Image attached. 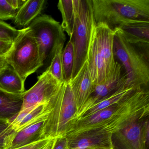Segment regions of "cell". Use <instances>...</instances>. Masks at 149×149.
<instances>
[{"instance_id":"obj_21","label":"cell","mask_w":149,"mask_h":149,"mask_svg":"<svg viewBox=\"0 0 149 149\" xmlns=\"http://www.w3.org/2000/svg\"><path fill=\"white\" fill-rule=\"evenodd\" d=\"M74 61V47L70 40L69 41L62 54V62L64 82L69 83L72 79Z\"/></svg>"},{"instance_id":"obj_9","label":"cell","mask_w":149,"mask_h":149,"mask_svg":"<svg viewBox=\"0 0 149 149\" xmlns=\"http://www.w3.org/2000/svg\"><path fill=\"white\" fill-rule=\"evenodd\" d=\"M63 83L56 80L47 69L38 77L34 85L22 93L23 102L20 111L40 104L49 102Z\"/></svg>"},{"instance_id":"obj_23","label":"cell","mask_w":149,"mask_h":149,"mask_svg":"<svg viewBox=\"0 0 149 149\" xmlns=\"http://www.w3.org/2000/svg\"><path fill=\"white\" fill-rule=\"evenodd\" d=\"M25 28L16 29L6 22L0 20V40L14 43L25 31Z\"/></svg>"},{"instance_id":"obj_25","label":"cell","mask_w":149,"mask_h":149,"mask_svg":"<svg viewBox=\"0 0 149 149\" xmlns=\"http://www.w3.org/2000/svg\"><path fill=\"white\" fill-rule=\"evenodd\" d=\"M10 123L0 124V149H5L7 138L15 132L13 130Z\"/></svg>"},{"instance_id":"obj_14","label":"cell","mask_w":149,"mask_h":149,"mask_svg":"<svg viewBox=\"0 0 149 149\" xmlns=\"http://www.w3.org/2000/svg\"><path fill=\"white\" fill-rule=\"evenodd\" d=\"M69 84L75 98L77 115L88 100L93 89V84L89 72L87 60L76 75Z\"/></svg>"},{"instance_id":"obj_26","label":"cell","mask_w":149,"mask_h":149,"mask_svg":"<svg viewBox=\"0 0 149 149\" xmlns=\"http://www.w3.org/2000/svg\"><path fill=\"white\" fill-rule=\"evenodd\" d=\"M54 139H43L15 149H42Z\"/></svg>"},{"instance_id":"obj_20","label":"cell","mask_w":149,"mask_h":149,"mask_svg":"<svg viewBox=\"0 0 149 149\" xmlns=\"http://www.w3.org/2000/svg\"><path fill=\"white\" fill-rule=\"evenodd\" d=\"M57 7L62 16L61 24L64 32L70 37L73 32L74 22V11L73 0H60Z\"/></svg>"},{"instance_id":"obj_28","label":"cell","mask_w":149,"mask_h":149,"mask_svg":"<svg viewBox=\"0 0 149 149\" xmlns=\"http://www.w3.org/2000/svg\"><path fill=\"white\" fill-rule=\"evenodd\" d=\"M13 43L9 42L0 40V56L6 57L12 49Z\"/></svg>"},{"instance_id":"obj_15","label":"cell","mask_w":149,"mask_h":149,"mask_svg":"<svg viewBox=\"0 0 149 149\" xmlns=\"http://www.w3.org/2000/svg\"><path fill=\"white\" fill-rule=\"evenodd\" d=\"M46 120L36 123L11 134L7 139L5 149H16L44 139L43 132Z\"/></svg>"},{"instance_id":"obj_18","label":"cell","mask_w":149,"mask_h":149,"mask_svg":"<svg viewBox=\"0 0 149 149\" xmlns=\"http://www.w3.org/2000/svg\"><path fill=\"white\" fill-rule=\"evenodd\" d=\"M25 83L10 65L0 73V88L6 92L22 94L26 91Z\"/></svg>"},{"instance_id":"obj_2","label":"cell","mask_w":149,"mask_h":149,"mask_svg":"<svg viewBox=\"0 0 149 149\" xmlns=\"http://www.w3.org/2000/svg\"><path fill=\"white\" fill-rule=\"evenodd\" d=\"M115 31L113 51L125 71L126 87L136 88L148 87L149 82V57L129 43L121 30Z\"/></svg>"},{"instance_id":"obj_1","label":"cell","mask_w":149,"mask_h":149,"mask_svg":"<svg viewBox=\"0 0 149 149\" xmlns=\"http://www.w3.org/2000/svg\"><path fill=\"white\" fill-rule=\"evenodd\" d=\"M95 24L103 23L112 30L124 22L149 21V0H91Z\"/></svg>"},{"instance_id":"obj_24","label":"cell","mask_w":149,"mask_h":149,"mask_svg":"<svg viewBox=\"0 0 149 149\" xmlns=\"http://www.w3.org/2000/svg\"><path fill=\"white\" fill-rule=\"evenodd\" d=\"M17 11L11 6L8 0H0V20L14 19Z\"/></svg>"},{"instance_id":"obj_29","label":"cell","mask_w":149,"mask_h":149,"mask_svg":"<svg viewBox=\"0 0 149 149\" xmlns=\"http://www.w3.org/2000/svg\"><path fill=\"white\" fill-rule=\"evenodd\" d=\"M26 0H8L11 6L16 10H18L22 6Z\"/></svg>"},{"instance_id":"obj_19","label":"cell","mask_w":149,"mask_h":149,"mask_svg":"<svg viewBox=\"0 0 149 149\" xmlns=\"http://www.w3.org/2000/svg\"><path fill=\"white\" fill-rule=\"evenodd\" d=\"M136 89L137 88L133 87H127L125 88L118 91L97 103L92 108L88 110L84 114H83L77 120L82 118L88 116L101 110L119 102Z\"/></svg>"},{"instance_id":"obj_5","label":"cell","mask_w":149,"mask_h":149,"mask_svg":"<svg viewBox=\"0 0 149 149\" xmlns=\"http://www.w3.org/2000/svg\"><path fill=\"white\" fill-rule=\"evenodd\" d=\"M149 105L148 88L136 89L119 102L77 120L66 137L98 127L112 118Z\"/></svg>"},{"instance_id":"obj_3","label":"cell","mask_w":149,"mask_h":149,"mask_svg":"<svg viewBox=\"0 0 149 149\" xmlns=\"http://www.w3.org/2000/svg\"><path fill=\"white\" fill-rule=\"evenodd\" d=\"M50 103L52 110L45 122L43 138L55 139L66 137L77 114L76 102L69 84H63Z\"/></svg>"},{"instance_id":"obj_33","label":"cell","mask_w":149,"mask_h":149,"mask_svg":"<svg viewBox=\"0 0 149 149\" xmlns=\"http://www.w3.org/2000/svg\"><path fill=\"white\" fill-rule=\"evenodd\" d=\"M67 149H70L69 148L68 146V147L67 148Z\"/></svg>"},{"instance_id":"obj_10","label":"cell","mask_w":149,"mask_h":149,"mask_svg":"<svg viewBox=\"0 0 149 149\" xmlns=\"http://www.w3.org/2000/svg\"><path fill=\"white\" fill-rule=\"evenodd\" d=\"M149 114L134 119L122 129L111 134L113 149H149L142 135L144 121Z\"/></svg>"},{"instance_id":"obj_13","label":"cell","mask_w":149,"mask_h":149,"mask_svg":"<svg viewBox=\"0 0 149 149\" xmlns=\"http://www.w3.org/2000/svg\"><path fill=\"white\" fill-rule=\"evenodd\" d=\"M118 29L129 43L149 57V21H130L124 22Z\"/></svg>"},{"instance_id":"obj_6","label":"cell","mask_w":149,"mask_h":149,"mask_svg":"<svg viewBox=\"0 0 149 149\" xmlns=\"http://www.w3.org/2000/svg\"><path fill=\"white\" fill-rule=\"evenodd\" d=\"M10 66L25 81L28 77L42 67L36 41L29 27L13 43L6 56Z\"/></svg>"},{"instance_id":"obj_31","label":"cell","mask_w":149,"mask_h":149,"mask_svg":"<svg viewBox=\"0 0 149 149\" xmlns=\"http://www.w3.org/2000/svg\"><path fill=\"white\" fill-rule=\"evenodd\" d=\"M54 139L53 141L51 142V143H49V144H48L45 147L43 148L42 149H51L52 148V146H53V143H54V141L55 140Z\"/></svg>"},{"instance_id":"obj_30","label":"cell","mask_w":149,"mask_h":149,"mask_svg":"<svg viewBox=\"0 0 149 149\" xmlns=\"http://www.w3.org/2000/svg\"><path fill=\"white\" fill-rule=\"evenodd\" d=\"M9 65V63L6 57L0 56V73Z\"/></svg>"},{"instance_id":"obj_11","label":"cell","mask_w":149,"mask_h":149,"mask_svg":"<svg viewBox=\"0 0 149 149\" xmlns=\"http://www.w3.org/2000/svg\"><path fill=\"white\" fill-rule=\"evenodd\" d=\"M67 138L70 149H113L111 133L98 128L86 130Z\"/></svg>"},{"instance_id":"obj_32","label":"cell","mask_w":149,"mask_h":149,"mask_svg":"<svg viewBox=\"0 0 149 149\" xmlns=\"http://www.w3.org/2000/svg\"><path fill=\"white\" fill-rule=\"evenodd\" d=\"M103 149V148H89V149Z\"/></svg>"},{"instance_id":"obj_16","label":"cell","mask_w":149,"mask_h":149,"mask_svg":"<svg viewBox=\"0 0 149 149\" xmlns=\"http://www.w3.org/2000/svg\"><path fill=\"white\" fill-rule=\"evenodd\" d=\"M22 94H13L0 88V124L10 123L20 111Z\"/></svg>"},{"instance_id":"obj_8","label":"cell","mask_w":149,"mask_h":149,"mask_svg":"<svg viewBox=\"0 0 149 149\" xmlns=\"http://www.w3.org/2000/svg\"><path fill=\"white\" fill-rule=\"evenodd\" d=\"M126 88V77L125 73H123L122 66L116 61L113 70L105 80L101 83L93 86L90 95L77 116L75 121L100 101Z\"/></svg>"},{"instance_id":"obj_17","label":"cell","mask_w":149,"mask_h":149,"mask_svg":"<svg viewBox=\"0 0 149 149\" xmlns=\"http://www.w3.org/2000/svg\"><path fill=\"white\" fill-rule=\"evenodd\" d=\"M46 3L45 0H26L17 11L14 19V24L16 26L27 27L41 14Z\"/></svg>"},{"instance_id":"obj_22","label":"cell","mask_w":149,"mask_h":149,"mask_svg":"<svg viewBox=\"0 0 149 149\" xmlns=\"http://www.w3.org/2000/svg\"><path fill=\"white\" fill-rule=\"evenodd\" d=\"M63 46L64 44H61L57 47L52 57L50 65L47 68L52 75L61 83L65 82L62 62V54Z\"/></svg>"},{"instance_id":"obj_27","label":"cell","mask_w":149,"mask_h":149,"mask_svg":"<svg viewBox=\"0 0 149 149\" xmlns=\"http://www.w3.org/2000/svg\"><path fill=\"white\" fill-rule=\"evenodd\" d=\"M68 141L66 137H61L55 139L51 149H67Z\"/></svg>"},{"instance_id":"obj_12","label":"cell","mask_w":149,"mask_h":149,"mask_svg":"<svg viewBox=\"0 0 149 149\" xmlns=\"http://www.w3.org/2000/svg\"><path fill=\"white\" fill-rule=\"evenodd\" d=\"M95 35L97 53L107 77L113 70L116 63L113 51L115 31L103 23H98L96 24Z\"/></svg>"},{"instance_id":"obj_7","label":"cell","mask_w":149,"mask_h":149,"mask_svg":"<svg viewBox=\"0 0 149 149\" xmlns=\"http://www.w3.org/2000/svg\"><path fill=\"white\" fill-rule=\"evenodd\" d=\"M29 27L36 41L41 60L43 64L52 58L57 49L66 41V35L60 22L52 16H38Z\"/></svg>"},{"instance_id":"obj_4","label":"cell","mask_w":149,"mask_h":149,"mask_svg":"<svg viewBox=\"0 0 149 149\" xmlns=\"http://www.w3.org/2000/svg\"><path fill=\"white\" fill-rule=\"evenodd\" d=\"M73 2L74 22L69 40L73 44L74 55L72 79L87 60L89 47L96 25L91 0H73Z\"/></svg>"}]
</instances>
